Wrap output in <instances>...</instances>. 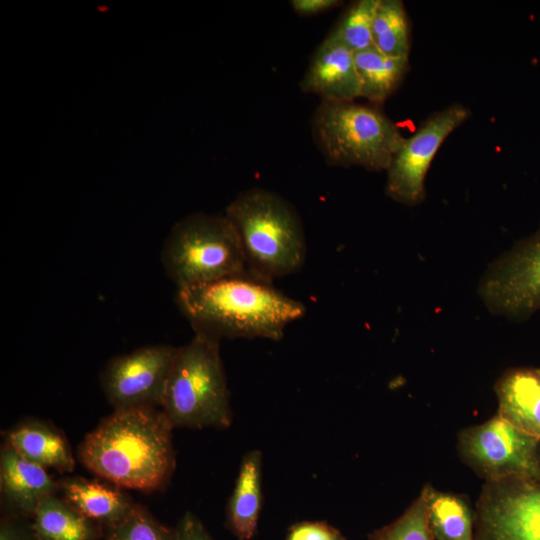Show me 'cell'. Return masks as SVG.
Masks as SVG:
<instances>
[{
  "label": "cell",
  "instance_id": "29",
  "mask_svg": "<svg viewBox=\"0 0 540 540\" xmlns=\"http://www.w3.org/2000/svg\"><path fill=\"white\" fill-rule=\"evenodd\" d=\"M539 461H540V446H539Z\"/></svg>",
  "mask_w": 540,
  "mask_h": 540
},
{
  "label": "cell",
  "instance_id": "2",
  "mask_svg": "<svg viewBox=\"0 0 540 540\" xmlns=\"http://www.w3.org/2000/svg\"><path fill=\"white\" fill-rule=\"evenodd\" d=\"M176 303L194 333L211 338L280 340L306 307L249 273L177 289Z\"/></svg>",
  "mask_w": 540,
  "mask_h": 540
},
{
  "label": "cell",
  "instance_id": "17",
  "mask_svg": "<svg viewBox=\"0 0 540 540\" xmlns=\"http://www.w3.org/2000/svg\"><path fill=\"white\" fill-rule=\"evenodd\" d=\"M262 508V453L252 450L241 461L227 507L229 529L238 540H250Z\"/></svg>",
  "mask_w": 540,
  "mask_h": 540
},
{
  "label": "cell",
  "instance_id": "21",
  "mask_svg": "<svg viewBox=\"0 0 540 540\" xmlns=\"http://www.w3.org/2000/svg\"><path fill=\"white\" fill-rule=\"evenodd\" d=\"M373 47L381 53L409 59L411 27L401 0H379L372 26Z\"/></svg>",
  "mask_w": 540,
  "mask_h": 540
},
{
  "label": "cell",
  "instance_id": "23",
  "mask_svg": "<svg viewBox=\"0 0 540 540\" xmlns=\"http://www.w3.org/2000/svg\"><path fill=\"white\" fill-rule=\"evenodd\" d=\"M102 540H178V532L135 504L124 518L105 529Z\"/></svg>",
  "mask_w": 540,
  "mask_h": 540
},
{
  "label": "cell",
  "instance_id": "26",
  "mask_svg": "<svg viewBox=\"0 0 540 540\" xmlns=\"http://www.w3.org/2000/svg\"><path fill=\"white\" fill-rule=\"evenodd\" d=\"M0 540H38L32 519L4 515L0 523Z\"/></svg>",
  "mask_w": 540,
  "mask_h": 540
},
{
  "label": "cell",
  "instance_id": "24",
  "mask_svg": "<svg viewBox=\"0 0 540 540\" xmlns=\"http://www.w3.org/2000/svg\"><path fill=\"white\" fill-rule=\"evenodd\" d=\"M368 540H435L428 521L425 490L400 517L375 530Z\"/></svg>",
  "mask_w": 540,
  "mask_h": 540
},
{
  "label": "cell",
  "instance_id": "10",
  "mask_svg": "<svg viewBox=\"0 0 540 540\" xmlns=\"http://www.w3.org/2000/svg\"><path fill=\"white\" fill-rule=\"evenodd\" d=\"M176 352L177 347L154 344L112 358L100 381L114 410L160 407Z\"/></svg>",
  "mask_w": 540,
  "mask_h": 540
},
{
  "label": "cell",
  "instance_id": "20",
  "mask_svg": "<svg viewBox=\"0 0 540 540\" xmlns=\"http://www.w3.org/2000/svg\"><path fill=\"white\" fill-rule=\"evenodd\" d=\"M428 521L436 540H475V515L460 496L425 487Z\"/></svg>",
  "mask_w": 540,
  "mask_h": 540
},
{
  "label": "cell",
  "instance_id": "8",
  "mask_svg": "<svg viewBox=\"0 0 540 540\" xmlns=\"http://www.w3.org/2000/svg\"><path fill=\"white\" fill-rule=\"evenodd\" d=\"M470 117V111L454 103L431 114L405 138L387 169L386 193L397 202L416 205L425 197V178L447 137Z\"/></svg>",
  "mask_w": 540,
  "mask_h": 540
},
{
  "label": "cell",
  "instance_id": "18",
  "mask_svg": "<svg viewBox=\"0 0 540 540\" xmlns=\"http://www.w3.org/2000/svg\"><path fill=\"white\" fill-rule=\"evenodd\" d=\"M38 540H100L105 529L87 519L56 494L45 497L32 518Z\"/></svg>",
  "mask_w": 540,
  "mask_h": 540
},
{
  "label": "cell",
  "instance_id": "4",
  "mask_svg": "<svg viewBox=\"0 0 540 540\" xmlns=\"http://www.w3.org/2000/svg\"><path fill=\"white\" fill-rule=\"evenodd\" d=\"M160 407L173 427L231 425L232 410L219 340L194 333L187 344L177 348Z\"/></svg>",
  "mask_w": 540,
  "mask_h": 540
},
{
  "label": "cell",
  "instance_id": "12",
  "mask_svg": "<svg viewBox=\"0 0 540 540\" xmlns=\"http://www.w3.org/2000/svg\"><path fill=\"white\" fill-rule=\"evenodd\" d=\"M59 483L47 469L4 443L0 452V491L4 515L32 519L40 502L56 494Z\"/></svg>",
  "mask_w": 540,
  "mask_h": 540
},
{
  "label": "cell",
  "instance_id": "11",
  "mask_svg": "<svg viewBox=\"0 0 540 540\" xmlns=\"http://www.w3.org/2000/svg\"><path fill=\"white\" fill-rule=\"evenodd\" d=\"M474 515L475 540H540V482H488Z\"/></svg>",
  "mask_w": 540,
  "mask_h": 540
},
{
  "label": "cell",
  "instance_id": "13",
  "mask_svg": "<svg viewBox=\"0 0 540 540\" xmlns=\"http://www.w3.org/2000/svg\"><path fill=\"white\" fill-rule=\"evenodd\" d=\"M300 88L322 101H355L360 97V80L354 52L326 36L313 54Z\"/></svg>",
  "mask_w": 540,
  "mask_h": 540
},
{
  "label": "cell",
  "instance_id": "3",
  "mask_svg": "<svg viewBox=\"0 0 540 540\" xmlns=\"http://www.w3.org/2000/svg\"><path fill=\"white\" fill-rule=\"evenodd\" d=\"M224 215L238 235L251 276L272 283L302 268L307 254L304 229L284 198L263 188H251L239 193Z\"/></svg>",
  "mask_w": 540,
  "mask_h": 540
},
{
  "label": "cell",
  "instance_id": "22",
  "mask_svg": "<svg viewBox=\"0 0 540 540\" xmlns=\"http://www.w3.org/2000/svg\"><path fill=\"white\" fill-rule=\"evenodd\" d=\"M378 1L358 0L352 3L327 37L354 53L372 47V26Z\"/></svg>",
  "mask_w": 540,
  "mask_h": 540
},
{
  "label": "cell",
  "instance_id": "14",
  "mask_svg": "<svg viewBox=\"0 0 540 540\" xmlns=\"http://www.w3.org/2000/svg\"><path fill=\"white\" fill-rule=\"evenodd\" d=\"M498 414L540 440V368H515L496 384Z\"/></svg>",
  "mask_w": 540,
  "mask_h": 540
},
{
  "label": "cell",
  "instance_id": "28",
  "mask_svg": "<svg viewBox=\"0 0 540 540\" xmlns=\"http://www.w3.org/2000/svg\"><path fill=\"white\" fill-rule=\"evenodd\" d=\"M342 2L338 0H292L291 7L300 16H312L327 12L338 7Z\"/></svg>",
  "mask_w": 540,
  "mask_h": 540
},
{
  "label": "cell",
  "instance_id": "9",
  "mask_svg": "<svg viewBox=\"0 0 540 540\" xmlns=\"http://www.w3.org/2000/svg\"><path fill=\"white\" fill-rule=\"evenodd\" d=\"M481 294L490 309L514 320L540 311V226L496 261Z\"/></svg>",
  "mask_w": 540,
  "mask_h": 540
},
{
  "label": "cell",
  "instance_id": "15",
  "mask_svg": "<svg viewBox=\"0 0 540 540\" xmlns=\"http://www.w3.org/2000/svg\"><path fill=\"white\" fill-rule=\"evenodd\" d=\"M62 498L77 512L104 529L124 518L136 503L121 488L83 477L59 481Z\"/></svg>",
  "mask_w": 540,
  "mask_h": 540
},
{
  "label": "cell",
  "instance_id": "6",
  "mask_svg": "<svg viewBox=\"0 0 540 540\" xmlns=\"http://www.w3.org/2000/svg\"><path fill=\"white\" fill-rule=\"evenodd\" d=\"M177 289L248 273L238 235L225 215L194 213L171 229L161 251Z\"/></svg>",
  "mask_w": 540,
  "mask_h": 540
},
{
  "label": "cell",
  "instance_id": "27",
  "mask_svg": "<svg viewBox=\"0 0 540 540\" xmlns=\"http://www.w3.org/2000/svg\"><path fill=\"white\" fill-rule=\"evenodd\" d=\"M177 528L178 540H214L200 519L191 512H186Z\"/></svg>",
  "mask_w": 540,
  "mask_h": 540
},
{
  "label": "cell",
  "instance_id": "1",
  "mask_svg": "<svg viewBox=\"0 0 540 540\" xmlns=\"http://www.w3.org/2000/svg\"><path fill=\"white\" fill-rule=\"evenodd\" d=\"M173 428L157 407L116 409L85 436L78 458L119 488L153 492L167 484L175 469Z\"/></svg>",
  "mask_w": 540,
  "mask_h": 540
},
{
  "label": "cell",
  "instance_id": "19",
  "mask_svg": "<svg viewBox=\"0 0 540 540\" xmlns=\"http://www.w3.org/2000/svg\"><path fill=\"white\" fill-rule=\"evenodd\" d=\"M360 80V97L373 103L385 101L409 70V59L387 56L373 46L354 53Z\"/></svg>",
  "mask_w": 540,
  "mask_h": 540
},
{
  "label": "cell",
  "instance_id": "5",
  "mask_svg": "<svg viewBox=\"0 0 540 540\" xmlns=\"http://www.w3.org/2000/svg\"><path fill=\"white\" fill-rule=\"evenodd\" d=\"M311 131L327 163L370 171H387L405 140L381 109L355 101H321Z\"/></svg>",
  "mask_w": 540,
  "mask_h": 540
},
{
  "label": "cell",
  "instance_id": "7",
  "mask_svg": "<svg viewBox=\"0 0 540 540\" xmlns=\"http://www.w3.org/2000/svg\"><path fill=\"white\" fill-rule=\"evenodd\" d=\"M459 446L464 460L488 482H540V440L499 414L464 430Z\"/></svg>",
  "mask_w": 540,
  "mask_h": 540
},
{
  "label": "cell",
  "instance_id": "16",
  "mask_svg": "<svg viewBox=\"0 0 540 540\" xmlns=\"http://www.w3.org/2000/svg\"><path fill=\"white\" fill-rule=\"evenodd\" d=\"M4 443L28 461L58 472H72L75 460L65 436L51 424L26 420L5 434Z\"/></svg>",
  "mask_w": 540,
  "mask_h": 540
},
{
  "label": "cell",
  "instance_id": "25",
  "mask_svg": "<svg viewBox=\"0 0 540 540\" xmlns=\"http://www.w3.org/2000/svg\"><path fill=\"white\" fill-rule=\"evenodd\" d=\"M285 540H345V537L326 522L304 521L291 526Z\"/></svg>",
  "mask_w": 540,
  "mask_h": 540
}]
</instances>
